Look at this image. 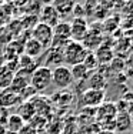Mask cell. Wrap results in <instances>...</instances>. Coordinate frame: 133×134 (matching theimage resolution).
Masks as SVG:
<instances>
[{
	"instance_id": "5",
	"label": "cell",
	"mask_w": 133,
	"mask_h": 134,
	"mask_svg": "<svg viewBox=\"0 0 133 134\" xmlns=\"http://www.w3.org/2000/svg\"><path fill=\"white\" fill-rule=\"evenodd\" d=\"M89 24L84 17H75L73 21L70 23V36L73 41H79L82 43L83 39L89 33Z\"/></svg>"
},
{
	"instance_id": "17",
	"label": "cell",
	"mask_w": 133,
	"mask_h": 134,
	"mask_svg": "<svg viewBox=\"0 0 133 134\" xmlns=\"http://www.w3.org/2000/svg\"><path fill=\"white\" fill-rule=\"evenodd\" d=\"M115 124H116V127H118V130H120V131H126V130H129L130 127H133V121H132L127 111L119 113L115 119Z\"/></svg>"
},
{
	"instance_id": "22",
	"label": "cell",
	"mask_w": 133,
	"mask_h": 134,
	"mask_svg": "<svg viewBox=\"0 0 133 134\" xmlns=\"http://www.w3.org/2000/svg\"><path fill=\"white\" fill-rule=\"evenodd\" d=\"M19 96H20L22 101H31V98L37 96V91L29 84V86H26L20 93H19Z\"/></svg>"
},
{
	"instance_id": "12",
	"label": "cell",
	"mask_w": 133,
	"mask_h": 134,
	"mask_svg": "<svg viewBox=\"0 0 133 134\" xmlns=\"http://www.w3.org/2000/svg\"><path fill=\"white\" fill-rule=\"evenodd\" d=\"M23 50H24V54H26V56L31 57V59H36V57H39L40 54H42L43 46L37 40H34L33 37H30V39L26 41Z\"/></svg>"
},
{
	"instance_id": "2",
	"label": "cell",
	"mask_w": 133,
	"mask_h": 134,
	"mask_svg": "<svg viewBox=\"0 0 133 134\" xmlns=\"http://www.w3.org/2000/svg\"><path fill=\"white\" fill-rule=\"evenodd\" d=\"M89 50L79 41H73L72 40L67 46L63 49V62L69 66H76L83 63L84 57H86Z\"/></svg>"
},
{
	"instance_id": "23",
	"label": "cell",
	"mask_w": 133,
	"mask_h": 134,
	"mask_svg": "<svg viewBox=\"0 0 133 134\" xmlns=\"http://www.w3.org/2000/svg\"><path fill=\"white\" fill-rule=\"evenodd\" d=\"M9 116V108H4V107H0V126H6V121H7Z\"/></svg>"
},
{
	"instance_id": "18",
	"label": "cell",
	"mask_w": 133,
	"mask_h": 134,
	"mask_svg": "<svg viewBox=\"0 0 133 134\" xmlns=\"http://www.w3.org/2000/svg\"><path fill=\"white\" fill-rule=\"evenodd\" d=\"M94 56H96L99 64H104V63H109L110 60L113 59V52H112V49H110V47L99 46V47L96 49Z\"/></svg>"
},
{
	"instance_id": "16",
	"label": "cell",
	"mask_w": 133,
	"mask_h": 134,
	"mask_svg": "<svg viewBox=\"0 0 133 134\" xmlns=\"http://www.w3.org/2000/svg\"><path fill=\"white\" fill-rule=\"evenodd\" d=\"M50 63H52L55 67L62 66L63 63V49H57V47H50L49 50V60L46 62V67H50Z\"/></svg>"
},
{
	"instance_id": "11",
	"label": "cell",
	"mask_w": 133,
	"mask_h": 134,
	"mask_svg": "<svg viewBox=\"0 0 133 134\" xmlns=\"http://www.w3.org/2000/svg\"><path fill=\"white\" fill-rule=\"evenodd\" d=\"M17 114L23 119L24 123H30L33 120V117L36 116V110H34V106L31 101H22L19 104V110Z\"/></svg>"
},
{
	"instance_id": "3",
	"label": "cell",
	"mask_w": 133,
	"mask_h": 134,
	"mask_svg": "<svg viewBox=\"0 0 133 134\" xmlns=\"http://www.w3.org/2000/svg\"><path fill=\"white\" fill-rule=\"evenodd\" d=\"M73 76H72L70 67L62 64L59 67H55L52 70V84H55L57 88L66 90L73 84Z\"/></svg>"
},
{
	"instance_id": "15",
	"label": "cell",
	"mask_w": 133,
	"mask_h": 134,
	"mask_svg": "<svg viewBox=\"0 0 133 134\" xmlns=\"http://www.w3.org/2000/svg\"><path fill=\"white\" fill-rule=\"evenodd\" d=\"M70 71H72V76H73V80L75 83H82V81H86L89 79V74L90 71L84 67L83 63L80 64H76V66H72L70 67Z\"/></svg>"
},
{
	"instance_id": "26",
	"label": "cell",
	"mask_w": 133,
	"mask_h": 134,
	"mask_svg": "<svg viewBox=\"0 0 133 134\" xmlns=\"http://www.w3.org/2000/svg\"><path fill=\"white\" fill-rule=\"evenodd\" d=\"M127 6L132 9V13H133V0H127Z\"/></svg>"
},
{
	"instance_id": "10",
	"label": "cell",
	"mask_w": 133,
	"mask_h": 134,
	"mask_svg": "<svg viewBox=\"0 0 133 134\" xmlns=\"http://www.w3.org/2000/svg\"><path fill=\"white\" fill-rule=\"evenodd\" d=\"M52 6L55 7V10L59 13L60 17H63V16H69L73 13L76 0H53Z\"/></svg>"
},
{
	"instance_id": "9",
	"label": "cell",
	"mask_w": 133,
	"mask_h": 134,
	"mask_svg": "<svg viewBox=\"0 0 133 134\" xmlns=\"http://www.w3.org/2000/svg\"><path fill=\"white\" fill-rule=\"evenodd\" d=\"M22 103V98L17 93H14L13 90L10 88H4V90L0 91V107H4V108H9V107H14V106H19Z\"/></svg>"
},
{
	"instance_id": "24",
	"label": "cell",
	"mask_w": 133,
	"mask_h": 134,
	"mask_svg": "<svg viewBox=\"0 0 133 134\" xmlns=\"http://www.w3.org/2000/svg\"><path fill=\"white\" fill-rule=\"evenodd\" d=\"M40 2H42L44 6H49V4H52V3H53V0H40Z\"/></svg>"
},
{
	"instance_id": "14",
	"label": "cell",
	"mask_w": 133,
	"mask_h": 134,
	"mask_svg": "<svg viewBox=\"0 0 133 134\" xmlns=\"http://www.w3.org/2000/svg\"><path fill=\"white\" fill-rule=\"evenodd\" d=\"M86 81H89L86 87L92 88V90H104V87H106V77L102 73H93Z\"/></svg>"
},
{
	"instance_id": "6",
	"label": "cell",
	"mask_w": 133,
	"mask_h": 134,
	"mask_svg": "<svg viewBox=\"0 0 133 134\" xmlns=\"http://www.w3.org/2000/svg\"><path fill=\"white\" fill-rule=\"evenodd\" d=\"M104 100V90H92L86 88L82 93L80 101L86 107H99Z\"/></svg>"
},
{
	"instance_id": "4",
	"label": "cell",
	"mask_w": 133,
	"mask_h": 134,
	"mask_svg": "<svg viewBox=\"0 0 133 134\" xmlns=\"http://www.w3.org/2000/svg\"><path fill=\"white\" fill-rule=\"evenodd\" d=\"M31 37L39 41L43 46V49H49V47H52V41H53V29L47 26V24L42 23V21H39L33 27Z\"/></svg>"
},
{
	"instance_id": "1",
	"label": "cell",
	"mask_w": 133,
	"mask_h": 134,
	"mask_svg": "<svg viewBox=\"0 0 133 134\" xmlns=\"http://www.w3.org/2000/svg\"><path fill=\"white\" fill-rule=\"evenodd\" d=\"M30 86L37 93L46 91L52 86V69L46 66H37L31 73Z\"/></svg>"
},
{
	"instance_id": "21",
	"label": "cell",
	"mask_w": 133,
	"mask_h": 134,
	"mask_svg": "<svg viewBox=\"0 0 133 134\" xmlns=\"http://www.w3.org/2000/svg\"><path fill=\"white\" fill-rule=\"evenodd\" d=\"M83 64L89 71H93L94 69H97L99 62H97L96 56H94V52H87L86 57H84V60H83Z\"/></svg>"
},
{
	"instance_id": "28",
	"label": "cell",
	"mask_w": 133,
	"mask_h": 134,
	"mask_svg": "<svg viewBox=\"0 0 133 134\" xmlns=\"http://www.w3.org/2000/svg\"><path fill=\"white\" fill-rule=\"evenodd\" d=\"M0 91H2V88H0Z\"/></svg>"
},
{
	"instance_id": "27",
	"label": "cell",
	"mask_w": 133,
	"mask_h": 134,
	"mask_svg": "<svg viewBox=\"0 0 133 134\" xmlns=\"http://www.w3.org/2000/svg\"><path fill=\"white\" fill-rule=\"evenodd\" d=\"M6 134H19V133H13V131H6Z\"/></svg>"
},
{
	"instance_id": "19",
	"label": "cell",
	"mask_w": 133,
	"mask_h": 134,
	"mask_svg": "<svg viewBox=\"0 0 133 134\" xmlns=\"http://www.w3.org/2000/svg\"><path fill=\"white\" fill-rule=\"evenodd\" d=\"M14 77V73L9 69H3L0 70V88L4 90V88H9L12 84V80Z\"/></svg>"
},
{
	"instance_id": "8",
	"label": "cell",
	"mask_w": 133,
	"mask_h": 134,
	"mask_svg": "<svg viewBox=\"0 0 133 134\" xmlns=\"http://www.w3.org/2000/svg\"><path fill=\"white\" fill-rule=\"evenodd\" d=\"M40 21L53 29L60 21V16H59L57 12L55 10V7H53L52 4L43 6V9L40 10Z\"/></svg>"
},
{
	"instance_id": "20",
	"label": "cell",
	"mask_w": 133,
	"mask_h": 134,
	"mask_svg": "<svg viewBox=\"0 0 133 134\" xmlns=\"http://www.w3.org/2000/svg\"><path fill=\"white\" fill-rule=\"evenodd\" d=\"M19 64H20L22 70H27V71H33V70L37 67L36 59H31V57L26 56V54H23V56L20 57V60H19Z\"/></svg>"
},
{
	"instance_id": "13",
	"label": "cell",
	"mask_w": 133,
	"mask_h": 134,
	"mask_svg": "<svg viewBox=\"0 0 133 134\" xmlns=\"http://www.w3.org/2000/svg\"><path fill=\"white\" fill-rule=\"evenodd\" d=\"M24 124L26 123L23 121V119L17 113H13L9 116L7 121H6V130L7 131H13V133H19L24 127Z\"/></svg>"
},
{
	"instance_id": "25",
	"label": "cell",
	"mask_w": 133,
	"mask_h": 134,
	"mask_svg": "<svg viewBox=\"0 0 133 134\" xmlns=\"http://www.w3.org/2000/svg\"><path fill=\"white\" fill-rule=\"evenodd\" d=\"M6 126H0V134H6Z\"/></svg>"
},
{
	"instance_id": "7",
	"label": "cell",
	"mask_w": 133,
	"mask_h": 134,
	"mask_svg": "<svg viewBox=\"0 0 133 134\" xmlns=\"http://www.w3.org/2000/svg\"><path fill=\"white\" fill-rule=\"evenodd\" d=\"M96 113H97V120L104 124L109 123V121H115L118 110H116V106L113 103H102L97 107Z\"/></svg>"
}]
</instances>
